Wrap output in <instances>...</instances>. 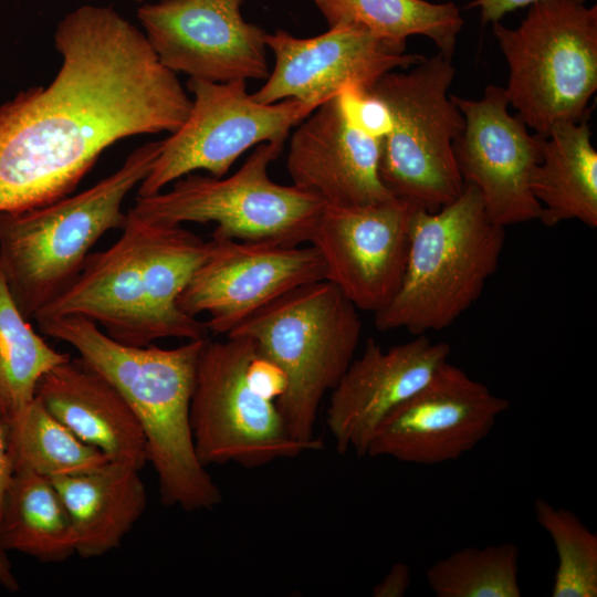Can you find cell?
<instances>
[{"label": "cell", "mask_w": 597, "mask_h": 597, "mask_svg": "<svg viewBox=\"0 0 597 597\" xmlns=\"http://www.w3.org/2000/svg\"><path fill=\"white\" fill-rule=\"evenodd\" d=\"M245 0H159L137 18L170 71L209 82L263 80L270 74L266 32L245 21Z\"/></svg>", "instance_id": "13"}, {"label": "cell", "mask_w": 597, "mask_h": 597, "mask_svg": "<svg viewBox=\"0 0 597 597\" xmlns=\"http://www.w3.org/2000/svg\"><path fill=\"white\" fill-rule=\"evenodd\" d=\"M519 555L513 543L464 547L436 562L425 576L437 597H520Z\"/></svg>", "instance_id": "27"}, {"label": "cell", "mask_w": 597, "mask_h": 597, "mask_svg": "<svg viewBox=\"0 0 597 597\" xmlns=\"http://www.w3.org/2000/svg\"><path fill=\"white\" fill-rule=\"evenodd\" d=\"M504 241L505 228L488 217L473 185L464 184L438 210L416 207L405 272L394 297L375 313L376 328L416 336L449 327L479 300Z\"/></svg>", "instance_id": "5"}, {"label": "cell", "mask_w": 597, "mask_h": 597, "mask_svg": "<svg viewBox=\"0 0 597 597\" xmlns=\"http://www.w3.org/2000/svg\"><path fill=\"white\" fill-rule=\"evenodd\" d=\"M265 42L274 54V67L252 94L263 104L292 98L316 108L346 87L369 88L384 74L425 59L352 24L335 25L312 38L280 29L266 33Z\"/></svg>", "instance_id": "17"}, {"label": "cell", "mask_w": 597, "mask_h": 597, "mask_svg": "<svg viewBox=\"0 0 597 597\" xmlns=\"http://www.w3.org/2000/svg\"><path fill=\"white\" fill-rule=\"evenodd\" d=\"M509 408L507 399L447 362L379 423L366 455L426 465L453 461L485 439Z\"/></svg>", "instance_id": "12"}, {"label": "cell", "mask_w": 597, "mask_h": 597, "mask_svg": "<svg viewBox=\"0 0 597 597\" xmlns=\"http://www.w3.org/2000/svg\"><path fill=\"white\" fill-rule=\"evenodd\" d=\"M14 471L28 470L49 479L84 472L109 459L55 419L35 397L7 425Z\"/></svg>", "instance_id": "26"}, {"label": "cell", "mask_w": 597, "mask_h": 597, "mask_svg": "<svg viewBox=\"0 0 597 597\" xmlns=\"http://www.w3.org/2000/svg\"><path fill=\"white\" fill-rule=\"evenodd\" d=\"M454 74L451 57L437 52L369 87L391 116L381 137L380 179L395 198L429 211L452 202L464 188L453 154L464 117L448 93Z\"/></svg>", "instance_id": "9"}, {"label": "cell", "mask_w": 597, "mask_h": 597, "mask_svg": "<svg viewBox=\"0 0 597 597\" xmlns=\"http://www.w3.org/2000/svg\"><path fill=\"white\" fill-rule=\"evenodd\" d=\"M450 353L448 343L425 334L388 349L368 338L329 392L326 425L337 451L365 457L379 423L421 389Z\"/></svg>", "instance_id": "18"}, {"label": "cell", "mask_w": 597, "mask_h": 597, "mask_svg": "<svg viewBox=\"0 0 597 597\" xmlns=\"http://www.w3.org/2000/svg\"><path fill=\"white\" fill-rule=\"evenodd\" d=\"M139 469L108 460L74 474L52 478L72 522L76 554L96 558L119 546L144 514L147 493Z\"/></svg>", "instance_id": "21"}, {"label": "cell", "mask_w": 597, "mask_h": 597, "mask_svg": "<svg viewBox=\"0 0 597 597\" xmlns=\"http://www.w3.org/2000/svg\"><path fill=\"white\" fill-rule=\"evenodd\" d=\"M187 87L193 95L189 114L161 140L157 159L139 184L138 197L160 192L198 170L221 178L248 149L285 140L290 129L315 109L292 98L259 103L244 80L219 83L190 77Z\"/></svg>", "instance_id": "11"}, {"label": "cell", "mask_w": 597, "mask_h": 597, "mask_svg": "<svg viewBox=\"0 0 597 597\" xmlns=\"http://www.w3.org/2000/svg\"><path fill=\"white\" fill-rule=\"evenodd\" d=\"M161 140L135 148L112 175L44 206L0 211V265L21 313L33 320L77 276L97 240L123 229L128 193L150 171Z\"/></svg>", "instance_id": "4"}, {"label": "cell", "mask_w": 597, "mask_h": 597, "mask_svg": "<svg viewBox=\"0 0 597 597\" xmlns=\"http://www.w3.org/2000/svg\"><path fill=\"white\" fill-rule=\"evenodd\" d=\"M536 1L540 0H473L470 7L480 10V17L483 23H494L500 21L509 12L531 6Z\"/></svg>", "instance_id": "32"}, {"label": "cell", "mask_w": 597, "mask_h": 597, "mask_svg": "<svg viewBox=\"0 0 597 597\" xmlns=\"http://www.w3.org/2000/svg\"><path fill=\"white\" fill-rule=\"evenodd\" d=\"M245 379L256 395L275 402L283 397L287 388L285 373L256 349L247 365Z\"/></svg>", "instance_id": "30"}, {"label": "cell", "mask_w": 597, "mask_h": 597, "mask_svg": "<svg viewBox=\"0 0 597 597\" xmlns=\"http://www.w3.org/2000/svg\"><path fill=\"white\" fill-rule=\"evenodd\" d=\"M211 247L182 226L149 222L128 210L121 238L90 253L73 282L33 320L82 316L133 346L210 338L206 322L182 312L177 300Z\"/></svg>", "instance_id": "2"}, {"label": "cell", "mask_w": 597, "mask_h": 597, "mask_svg": "<svg viewBox=\"0 0 597 597\" xmlns=\"http://www.w3.org/2000/svg\"><path fill=\"white\" fill-rule=\"evenodd\" d=\"M13 474L14 469L8 448L7 425L0 417V519Z\"/></svg>", "instance_id": "33"}, {"label": "cell", "mask_w": 597, "mask_h": 597, "mask_svg": "<svg viewBox=\"0 0 597 597\" xmlns=\"http://www.w3.org/2000/svg\"><path fill=\"white\" fill-rule=\"evenodd\" d=\"M0 585L10 593L19 590V582L14 575L12 564L7 552L0 547Z\"/></svg>", "instance_id": "34"}, {"label": "cell", "mask_w": 597, "mask_h": 597, "mask_svg": "<svg viewBox=\"0 0 597 597\" xmlns=\"http://www.w3.org/2000/svg\"><path fill=\"white\" fill-rule=\"evenodd\" d=\"M381 138L345 114L338 96L318 105L291 136L286 168L293 185L328 206H360L394 196L379 175Z\"/></svg>", "instance_id": "19"}, {"label": "cell", "mask_w": 597, "mask_h": 597, "mask_svg": "<svg viewBox=\"0 0 597 597\" xmlns=\"http://www.w3.org/2000/svg\"><path fill=\"white\" fill-rule=\"evenodd\" d=\"M284 140L255 146L228 177L188 174L167 191L136 198L129 209L139 218L166 226L216 223L214 239L301 245L310 241L325 208L321 197L295 185H280L269 166Z\"/></svg>", "instance_id": "8"}, {"label": "cell", "mask_w": 597, "mask_h": 597, "mask_svg": "<svg viewBox=\"0 0 597 597\" xmlns=\"http://www.w3.org/2000/svg\"><path fill=\"white\" fill-rule=\"evenodd\" d=\"M411 584L410 568L405 563H396L371 590L374 597H402Z\"/></svg>", "instance_id": "31"}, {"label": "cell", "mask_w": 597, "mask_h": 597, "mask_svg": "<svg viewBox=\"0 0 597 597\" xmlns=\"http://www.w3.org/2000/svg\"><path fill=\"white\" fill-rule=\"evenodd\" d=\"M35 321L44 335L74 347L132 408L147 440L161 502L187 512L218 506L222 494L197 457L190 427L196 369L208 338L186 341L175 348L133 346L113 339L82 316Z\"/></svg>", "instance_id": "3"}, {"label": "cell", "mask_w": 597, "mask_h": 597, "mask_svg": "<svg viewBox=\"0 0 597 597\" xmlns=\"http://www.w3.org/2000/svg\"><path fill=\"white\" fill-rule=\"evenodd\" d=\"M337 96L345 114L358 128L378 138L389 132V108L385 101L369 88L349 86Z\"/></svg>", "instance_id": "29"}, {"label": "cell", "mask_w": 597, "mask_h": 597, "mask_svg": "<svg viewBox=\"0 0 597 597\" xmlns=\"http://www.w3.org/2000/svg\"><path fill=\"white\" fill-rule=\"evenodd\" d=\"M255 352L245 336L208 338L200 352L190 401V427L200 462L251 469L321 449L294 439L275 401L256 395L245 379Z\"/></svg>", "instance_id": "10"}, {"label": "cell", "mask_w": 597, "mask_h": 597, "mask_svg": "<svg viewBox=\"0 0 597 597\" xmlns=\"http://www.w3.org/2000/svg\"><path fill=\"white\" fill-rule=\"evenodd\" d=\"M70 357L33 329L15 304L0 265V417L6 425L35 398L42 376Z\"/></svg>", "instance_id": "25"}, {"label": "cell", "mask_w": 597, "mask_h": 597, "mask_svg": "<svg viewBox=\"0 0 597 597\" xmlns=\"http://www.w3.org/2000/svg\"><path fill=\"white\" fill-rule=\"evenodd\" d=\"M54 46L62 64L53 81L0 105V211L71 195L105 149L135 135L170 134L191 107L145 33L113 7L66 13Z\"/></svg>", "instance_id": "1"}, {"label": "cell", "mask_w": 597, "mask_h": 597, "mask_svg": "<svg viewBox=\"0 0 597 597\" xmlns=\"http://www.w3.org/2000/svg\"><path fill=\"white\" fill-rule=\"evenodd\" d=\"M135 2H138V3H144L146 0H133Z\"/></svg>", "instance_id": "35"}, {"label": "cell", "mask_w": 597, "mask_h": 597, "mask_svg": "<svg viewBox=\"0 0 597 597\" xmlns=\"http://www.w3.org/2000/svg\"><path fill=\"white\" fill-rule=\"evenodd\" d=\"M538 524L551 536L558 558L553 597L597 596V534L574 512L542 498L534 502Z\"/></svg>", "instance_id": "28"}, {"label": "cell", "mask_w": 597, "mask_h": 597, "mask_svg": "<svg viewBox=\"0 0 597 597\" xmlns=\"http://www.w3.org/2000/svg\"><path fill=\"white\" fill-rule=\"evenodd\" d=\"M588 117L562 123L543 136L530 187L541 207L537 220L546 227L578 220L597 228V151Z\"/></svg>", "instance_id": "22"}, {"label": "cell", "mask_w": 597, "mask_h": 597, "mask_svg": "<svg viewBox=\"0 0 597 597\" xmlns=\"http://www.w3.org/2000/svg\"><path fill=\"white\" fill-rule=\"evenodd\" d=\"M328 28L360 27L405 51L407 39H430L438 52L452 56L463 18L453 2L426 0H314Z\"/></svg>", "instance_id": "24"}, {"label": "cell", "mask_w": 597, "mask_h": 597, "mask_svg": "<svg viewBox=\"0 0 597 597\" xmlns=\"http://www.w3.org/2000/svg\"><path fill=\"white\" fill-rule=\"evenodd\" d=\"M509 65V104L536 134L589 115L597 91V6L540 0L519 27L493 23Z\"/></svg>", "instance_id": "7"}, {"label": "cell", "mask_w": 597, "mask_h": 597, "mask_svg": "<svg viewBox=\"0 0 597 597\" xmlns=\"http://www.w3.org/2000/svg\"><path fill=\"white\" fill-rule=\"evenodd\" d=\"M35 397L55 419L109 460L139 470L149 462L147 440L134 411L117 389L80 356L45 373Z\"/></svg>", "instance_id": "20"}, {"label": "cell", "mask_w": 597, "mask_h": 597, "mask_svg": "<svg viewBox=\"0 0 597 597\" xmlns=\"http://www.w3.org/2000/svg\"><path fill=\"white\" fill-rule=\"evenodd\" d=\"M416 207L395 197L360 206L325 205L308 243L323 259L325 280L357 310L375 314L396 294L406 268Z\"/></svg>", "instance_id": "15"}, {"label": "cell", "mask_w": 597, "mask_h": 597, "mask_svg": "<svg viewBox=\"0 0 597 597\" xmlns=\"http://www.w3.org/2000/svg\"><path fill=\"white\" fill-rule=\"evenodd\" d=\"M362 334L357 307L327 280L281 295L227 336L250 338L256 352L285 373L277 408L291 436L323 449L314 427L320 406L349 364Z\"/></svg>", "instance_id": "6"}, {"label": "cell", "mask_w": 597, "mask_h": 597, "mask_svg": "<svg viewBox=\"0 0 597 597\" xmlns=\"http://www.w3.org/2000/svg\"><path fill=\"white\" fill-rule=\"evenodd\" d=\"M212 248L177 300L190 316L206 313L209 333L227 336L281 295L325 280L315 247L211 238Z\"/></svg>", "instance_id": "14"}, {"label": "cell", "mask_w": 597, "mask_h": 597, "mask_svg": "<svg viewBox=\"0 0 597 597\" xmlns=\"http://www.w3.org/2000/svg\"><path fill=\"white\" fill-rule=\"evenodd\" d=\"M464 117L453 142L454 159L464 184L480 192L488 217L499 226L538 219L541 207L530 179L541 158L543 136L509 112L504 87L489 85L479 100L451 95Z\"/></svg>", "instance_id": "16"}, {"label": "cell", "mask_w": 597, "mask_h": 597, "mask_svg": "<svg viewBox=\"0 0 597 597\" xmlns=\"http://www.w3.org/2000/svg\"><path fill=\"white\" fill-rule=\"evenodd\" d=\"M0 547L43 563H60L76 554L69 512L51 479L14 471L0 519Z\"/></svg>", "instance_id": "23"}]
</instances>
